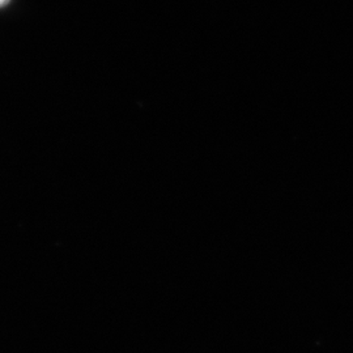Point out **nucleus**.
I'll use <instances>...</instances> for the list:
<instances>
[{
	"instance_id": "f257e3e1",
	"label": "nucleus",
	"mask_w": 353,
	"mask_h": 353,
	"mask_svg": "<svg viewBox=\"0 0 353 353\" xmlns=\"http://www.w3.org/2000/svg\"><path fill=\"white\" fill-rule=\"evenodd\" d=\"M10 1H11V0H0V8L4 7V6H7Z\"/></svg>"
}]
</instances>
